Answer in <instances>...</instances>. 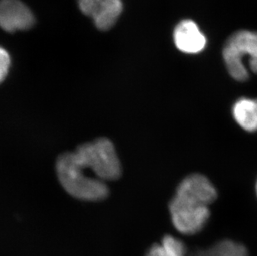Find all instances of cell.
<instances>
[{
  "label": "cell",
  "mask_w": 257,
  "mask_h": 256,
  "mask_svg": "<svg viewBox=\"0 0 257 256\" xmlns=\"http://www.w3.org/2000/svg\"><path fill=\"white\" fill-rule=\"evenodd\" d=\"M169 211L176 230L186 235H192L201 231L211 215L207 205L175 196L169 204Z\"/></svg>",
  "instance_id": "3957f363"
},
{
  "label": "cell",
  "mask_w": 257,
  "mask_h": 256,
  "mask_svg": "<svg viewBox=\"0 0 257 256\" xmlns=\"http://www.w3.org/2000/svg\"><path fill=\"white\" fill-rule=\"evenodd\" d=\"M187 249L182 240L172 235L163 237L159 244L148 249L146 256H186Z\"/></svg>",
  "instance_id": "30bf717a"
},
{
  "label": "cell",
  "mask_w": 257,
  "mask_h": 256,
  "mask_svg": "<svg viewBox=\"0 0 257 256\" xmlns=\"http://www.w3.org/2000/svg\"><path fill=\"white\" fill-rule=\"evenodd\" d=\"M56 171L59 182L70 196L97 201L107 197V182L121 177V166L113 143L102 138L60 155Z\"/></svg>",
  "instance_id": "6da1fadb"
},
{
  "label": "cell",
  "mask_w": 257,
  "mask_h": 256,
  "mask_svg": "<svg viewBox=\"0 0 257 256\" xmlns=\"http://www.w3.org/2000/svg\"><path fill=\"white\" fill-rule=\"evenodd\" d=\"M235 122L248 133L257 132V98L240 97L232 106Z\"/></svg>",
  "instance_id": "ba28073f"
},
{
  "label": "cell",
  "mask_w": 257,
  "mask_h": 256,
  "mask_svg": "<svg viewBox=\"0 0 257 256\" xmlns=\"http://www.w3.org/2000/svg\"><path fill=\"white\" fill-rule=\"evenodd\" d=\"M173 39L177 49L184 53L196 54L203 51L206 46V38L198 25L190 20L178 23L173 32Z\"/></svg>",
  "instance_id": "52a82bcc"
},
{
  "label": "cell",
  "mask_w": 257,
  "mask_h": 256,
  "mask_svg": "<svg viewBox=\"0 0 257 256\" xmlns=\"http://www.w3.org/2000/svg\"><path fill=\"white\" fill-rule=\"evenodd\" d=\"M174 196L210 206L217 198V191L207 177L192 174L180 182Z\"/></svg>",
  "instance_id": "8992f818"
},
{
  "label": "cell",
  "mask_w": 257,
  "mask_h": 256,
  "mask_svg": "<svg viewBox=\"0 0 257 256\" xmlns=\"http://www.w3.org/2000/svg\"><path fill=\"white\" fill-rule=\"evenodd\" d=\"M192 256H248V252L242 244L225 239L208 249L198 250Z\"/></svg>",
  "instance_id": "9c48e42d"
},
{
  "label": "cell",
  "mask_w": 257,
  "mask_h": 256,
  "mask_svg": "<svg viewBox=\"0 0 257 256\" xmlns=\"http://www.w3.org/2000/svg\"><path fill=\"white\" fill-rule=\"evenodd\" d=\"M78 5L81 12L102 31L112 29L123 11L121 0H78Z\"/></svg>",
  "instance_id": "277c9868"
},
{
  "label": "cell",
  "mask_w": 257,
  "mask_h": 256,
  "mask_svg": "<svg viewBox=\"0 0 257 256\" xmlns=\"http://www.w3.org/2000/svg\"><path fill=\"white\" fill-rule=\"evenodd\" d=\"M11 65L10 53L6 49L0 47V83L7 77Z\"/></svg>",
  "instance_id": "8fae6325"
},
{
  "label": "cell",
  "mask_w": 257,
  "mask_h": 256,
  "mask_svg": "<svg viewBox=\"0 0 257 256\" xmlns=\"http://www.w3.org/2000/svg\"><path fill=\"white\" fill-rule=\"evenodd\" d=\"M222 55L229 74L238 82L249 78V70L257 74V32H235L226 40Z\"/></svg>",
  "instance_id": "7a4b0ae2"
},
{
  "label": "cell",
  "mask_w": 257,
  "mask_h": 256,
  "mask_svg": "<svg viewBox=\"0 0 257 256\" xmlns=\"http://www.w3.org/2000/svg\"><path fill=\"white\" fill-rule=\"evenodd\" d=\"M255 193H256V196H257V181H256V183H255Z\"/></svg>",
  "instance_id": "7c38bea8"
},
{
  "label": "cell",
  "mask_w": 257,
  "mask_h": 256,
  "mask_svg": "<svg viewBox=\"0 0 257 256\" xmlns=\"http://www.w3.org/2000/svg\"><path fill=\"white\" fill-rule=\"evenodd\" d=\"M36 22L34 14L20 0H0V28L8 33L31 29Z\"/></svg>",
  "instance_id": "5b68a950"
}]
</instances>
